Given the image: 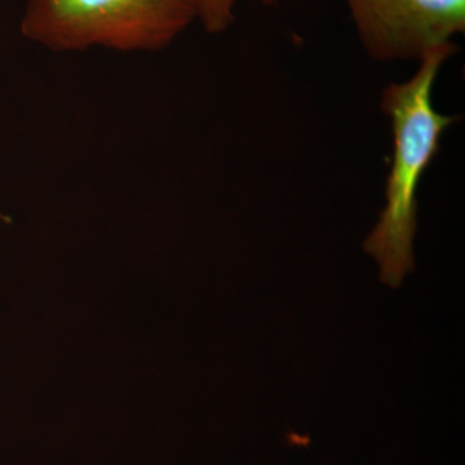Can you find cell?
Here are the masks:
<instances>
[{"instance_id":"1","label":"cell","mask_w":465,"mask_h":465,"mask_svg":"<svg viewBox=\"0 0 465 465\" xmlns=\"http://www.w3.org/2000/svg\"><path fill=\"white\" fill-rule=\"evenodd\" d=\"M455 51L454 43H450L430 52L410 81L391 84L382 92L381 110L390 116L393 131V157L387 204L363 247L381 266L382 282L394 289L414 269L419 183L439 154L443 134L458 119L440 114L432 100L440 66Z\"/></svg>"},{"instance_id":"2","label":"cell","mask_w":465,"mask_h":465,"mask_svg":"<svg viewBox=\"0 0 465 465\" xmlns=\"http://www.w3.org/2000/svg\"><path fill=\"white\" fill-rule=\"evenodd\" d=\"M193 20L185 0H27L21 32L54 52H155Z\"/></svg>"},{"instance_id":"3","label":"cell","mask_w":465,"mask_h":465,"mask_svg":"<svg viewBox=\"0 0 465 465\" xmlns=\"http://www.w3.org/2000/svg\"><path fill=\"white\" fill-rule=\"evenodd\" d=\"M375 60H419L465 32V0H345Z\"/></svg>"},{"instance_id":"4","label":"cell","mask_w":465,"mask_h":465,"mask_svg":"<svg viewBox=\"0 0 465 465\" xmlns=\"http://www.w3.org/2000/svg\"><path fill=\"white\" fill-rule=\"evenodd\" d=\"M185 3L208 33L224 32L234 20V0H185Z\"/></svg>"},{"instance_id":"5","label":"cell","mask_w":465,"mask_h":465,"mask_svg":"<svg viewBox=\"0 0 465 465\" xmlns=\"http://www.w3.org/2000/svg\"><path fill=\"white\" fill-rule=\"evenodd\" d=\"M260 2L264 3V5H274V3L277 2V0H260Z\"/></svg>"}]
</instances>
